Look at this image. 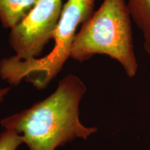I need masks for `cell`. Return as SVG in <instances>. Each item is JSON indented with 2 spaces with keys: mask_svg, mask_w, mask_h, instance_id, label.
I'll use <instances>...</instances> for the list:
<instances>
[{
  "mask_svg": "<svg viewBox=\"0 0 150 150\" xmlns=\"http://www.w3.org/2000/svg\"><path fill=\"white\" fill-rule=\"evenodd\" d=\"M86 90L79 76L68 74L50 96L0 123L21 135L29 150H55L76 138L86 140L97 131L79 120V104Z\"/></svg>",
  "mask_w": 150,
  "mask_h": 150,
  "instance_id": "1",
  "label": "cell"
},
{
  "mask_svg": "<svg viewBox=\"0 0 150 150\" xmlns=\"http://www.w3.org/2000/svg\"><path fill=\"white\" fill-rule=\"evenodd\" d=\"M131 20L126 0H103L76 33L70 58L83 62L97 54L108 56L122 65L129 77H134L138 64Z\"/></svg>",
  "mask_w": 150,
  "mask_h": 150,
  "instance_id": "2",
  "label": "cell"
},
{
  "mask_svg": "<svg viewBox=\"0 0 150 150\" xmlns=\"http://www.w3.org/2000/svg\"><path fill=\"white\" fill-rule=\"evenodd\" d=\"M95 0H67L63 6L53 39L54 48L41 58L20 60L15 56L0 61V76L11 85L22 79L38 90L45 89L62 70L70 52L79 24L92 16Z\"/></svg>",
  "mask_w": 150,
  "mask_h": 150,
  "instance_id": "3",
  "label": "cell"
},
{
  "mask_svg": "<svg viewBox=\"0 0 150 150\" xmlns=\"http://www.w3.org/2000/svg\"><path fill=\"white\" fill-rule=\"evenodd\" d=\"M63 5L62 0H39L28 14L11 29L9 44L20 60L35 59L53 39Z\"/></svg>",
  "mask_w": 150,
  "mask_h": 150,
  "instance_id": "4",
  "label": "cell"
},
{
  "mask_svg": "<svg viewBox=\"0 0 150 150\" xmlns=\"http://www.w3.org/2000/svg\"><path fill=\"white\" fill-rule=\"evenodd\" d=\"M39 0H0V21L12 29L33 8Z\"/></svg>",
  "mask_w": 150,
  "mask_h": 150,
  "instance_id": "5",
  "label": "cell"
},
{
  "mask_svg": "<svg viewBox=\"0 0 150 150\" xmlns=\"http://www.w3.org/2000/svg\"><path fill=\"white\" fill-rule=\"evenodd\" d=\"M131 19L141 31L143 47L150 54V0H126Z\"/></svg>",
  "mask_w": 150,
  "mask_h": 150,
  "instance_id": "6",
  "label": "cell"
},
{
  "mask_svg": "<svg viewBox=\"0 0 150 150\" xmlns=\"http://www.w3.org/2000/svg\"><path fill=\"white\" fill-rule=\"evenodd\" d=\"M22 143V136L13 130L6 129L0 134V150H16Z\"/></svg>",
  "mask_w": 150,
  "mask_h": 150,
  "instance_id": "7",
  "label": "cell"
},
{
  "mask_svg": "<svg viewBox=\"0 0 150 150\" xmlns=\"http://www.w3.org/2000/svg\"><path fill=\"white\" fill-rule=\"evenodd\" d=\"M10 88H4L0 89V103L3 102L5 96L10 91Z\"/></svg>",
  "mask_w": 150,
  "mask_h": 150,
  "instance_id": "8",
  "label": "cell"
},
{
  "mask_svg": "<svg viewBox=\"0 0 150 150\" xmlns=\"http://www.w3.org/2000/svg\"><path fill=\"white\" fill-rule=\"evenodd\" d=\"M149 82H150V73H149Z\"/></svg>",
  "mask_w": 150,
  "mask_h": 150,
  "instance_id": "9",
  "label": "cell"
}]
</instances>
